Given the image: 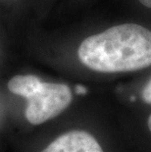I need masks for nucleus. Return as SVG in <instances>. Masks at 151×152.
Instances as JSON below:
<instances>
[{"label":"nucleus","instance_id":"nucleus-1","mask_svg":"<svg viewBox=\"0 0 151 152\" xmlns=\"http://www.w3.org/2000/svg\"><path fill=\"white\" fill-rule=\"evenodd\" d=\"M78 56L88 69L99 73H125L151 66V31L139 24L114 26L86 37Z\"/></svg>","mask_w":151,"mask_h":152},{"label":"nucleus","instance_id":"nucleus-2","mask_svg":"<svg viewBox=\"0 0 151 152\" xmlns=\"http://www.w3.org/2000/svg\"><path fill=\"white\" fill-rule=\"evenodd\" d=\"M73 94L65 83L41 82L37 89L27 98L26 118L31 125H40L57 117L72 103Z\"/></svg>","mask_w":151,"mask_h":152},{"label":"nucleus","instance_id":"nucleus-3","mask_svg":"<svg viewBox=\"0 0 151 152\" xmlns=\"http://www.w3.org/2000/svg\"><path fill=\"white\" fill-rule=\"evenodd\" d=\"M41 152H104L95 137L85 131L61 134Z\"/></svg>","mask_w":151,"mask_h":152},{"label":"nucleus","instance_id":"nucleus-4","mask_svg":"<svg viewBox=\"0 0 151 152\" xmlns=\"http://www.w3.org/2000/svg\"><path fill=\"white\" fill-rule=\"evenodd\" d=\"M41 82L39 77L34 75H18L9 80L7 87L10 92L27 99L37 89Z\"/></svg>","mask_w":151,"mask_h":152},{"label":"nucleus","instance_id":"nucleus-5","mask_svg":"<svg viewBox=\"0 0 151 152\" xmlns=\"http://www.w3.org/2000/svg\"><path fill=\"white\" fill-rule=\"evenodd\" d=\"M141 96H142L144 102L147 104H151V79L144 86L142 92H141Z\"/></svg>","mask_w":151,"mask_h":152},{"label":"nucleus","instance_id":"nucleus-6","mask_svg":"<svg viewBox=\"0 0 151 152\" xmlns=\"http://www.w3.org/2000/svg\"><path fill=\"white\" fill-rule=\"evenodd\" d=\"M76 92L78 93V94H81V95H85L88 93V88H86L85 86H76Z\"/></svg>","mask_w":151,"mask_h":152},{"label":"nucleus","instance_id":"nucleus-7","mask_svg":"<svg viewBox=\"0 0 151 152\" xmlns=\"http://www.w3.org/2000/svg\"><path fill=\"white\" fill-rule=\"evenodd\" d=\"M142 5H144L145 7L151 8V0H139Z\"/></svg>","mask_w":151,"mask_h":152},{"label":"nucleus","instance_id":"nucleus-8","mask_svg":"<svg viewBox=\"0 0 151 152\" xmlns=\"http://www.w3.org/2000/svg\"><path fill=\"white\" fill-rule=\"evenodd\" d=\"M147 125H148V129H149V131L151 132V114H150V116L148 117V121H147Z\"/></svg>","mask_w":151,"mask_h":152}]
</instances>
